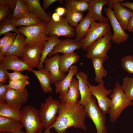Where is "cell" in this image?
Segmentation results:
<instances>
[{"instance_id": "cell-37", "label": "cell", "mask_w": 133, "mask_h": 133, "mask_svg": "<svg viewBox=\"0 0 133 133\" xmlns=\"http://www.w3.org/2000/svg\"><path fill=\"white\" fill-rule=\"evenodd\" d=\"M29 84L30 83L27 79L10 80L7 86L8 88L21 91L25 89L26 86Z\"/></svg>"}, {"instance_id": "cell-5", "label": "cell", "mask_w": 133, "mask_h": 133, "mask_svg": "<svg viewBox=\"0 0 133 133\" xmlns=\"http://www.w3.org/2000/svg\"><path fill=\"white\" fill-rule=\"evenodd\" d=\"M21 111L22 118L20 122L25 128L26 133H35L38 130H43L39 110L36 108L31 105H25Z\"/></svg>"}, {"instance_id": "cell-46", "label": "cell", "mask_w": 133, "mask_h": 133, "mask_svg": "<svg viewBox=\"0 0 133 133\" xmlns=\"http://www.w3.org/2000/svg\"><path fill=\"white\" fill-rule=\"evenodd\" d=\"M57 1L61 2L63 1L61 0H43L42 8L45 11L52 4Z\"/></svg>"}, {"instance_id": "cell-10", "label": "cell", "mask_w": 133, "mask_h": 133, "mask_svg": "<svg viewBox=\"0 0 133 133\" xmlns=\"http://www.w3.org/2000/svg\"><path fill=\"white\" fill-rule=\"evenodd\" d=\"M99 83L98 85L94 86L89 83L88 85L92 95L97 100L98 107L106 115L108 113L111 102V99L108 96L110 95L113 90L107 89L103 80Z\"/></svg>"}, {"instance_id": "cell-18", "label": "cell", "mask_w": 133, "mask_h": 133, "mask_svg": "<svg viewBox=\"0 0 133 133\" xmlns=\"http://www.w3.org/2000/svg\"><path fill=\"white\" fill-rule=\"evenodd\" d=\"M81 48V47L79 42H76L74 39L66 38L61 40L56 45L47 56L50 57L59 53L65 54L74 52L75 50Z\"/></svg>"}, {"instance_id": "cell-19", "label": "cell", "mask_w": 133, "mask_h": 133, "mask_svg": "<svg viewBox=\"0 0 133 133\" xmlns=\"http://www.w3.org/2000/svg\"><path fill=\"white\" fill-rule=\"evenodd\" d=\"M119 2H117L112 6L114 16L124 30H127L129 20L132 13L129 9L121 5Z\"/></svg>"}, {"instance_id": "cell-53", "label": "cell", "mask_w": 133, "mask_h": 133, "mask_svg": "<svg viewBox=\"0 0 133 133\" xmlns=\"http://www.w3.org/2000/svg\"><path fill=\"white\" fill-rule=\"evenodd\" d=\"M35 133H43V131L42 130H38Z\"/></svg>"}, {"instance_id": "cell-34", "label": "cell", "mask_w": 133, "mask_h": 133, "mask_svg": "<svg viewBox=\"0 0 133 133\" xmlns=\"http://www.w3.org/2000/svg\"><path fill=\"white\" fill-rule=\"evenodd\" d=\"M66 8L64 15L69 24L72 27H76L83 18V13L74 11Z\"/></svg>"}, {"instance_id": "cell-29", "label": "cell", "mask_w": 133, "mask_h": 133, "mask_svg": "<svg viewBox=\"0 0 133 133\" xmlns=\"http://www.w3.org/2000/svg\"><path fill=\"white\" fill-rule=\"evenodd\" d=\"M61 40L58 36L53 35L49 36L48 40L44 43L40 58V62L38 69L43 68V62L48 54L53 49L54 47L60 43Z\"/></svg>"}, {"instance_id": "cell-15", "label": "cell", "mask_w": 133, "mask_h": 133, "mask_svg": "<svg viewBox=\"0 0 133 133\" xmlns=\"http://www.w3.org/2000/svg\"><path fill=\"white\" fill-rule=\"evenodd\" d=\"M43 47L34 46L26 47L21 59L31 68H38Z\"/></svg>"}, {"instance_id": "cell-50", "label": "cell", "mask_w": 133, "mask_h": 133, "mask_svg": "<svg viewBox=\"0 0 133 133\" xmlns=\"http://www.w3.org/2000/svg\"><path fill=\"white\" fill-rule=\"evenodd\" d=\"M123 0H108V7L109 8L112 9V6L114 4L117 2H123L125 1Z\"/></svg>"}, {"instance_id": "cell-43", "label": "cell", "mask_w": 133, "mask_h": 133, "mask_svg": "<svg viewBox=\"0 0 133 133\" xmlns=\"http://www.w3.org/2000/svg\"><path fill=\"white\" fill-rule=\"evenodd\" d=\"M8 88L7 85L0 83V103L5 102V98Z\"/></svg>"}, {"instance_id": "cell-45", "label": "cell", "mask_w": 133, "mask_h": 133, "mask_svg": "<svg viewBox=\"0 0 133 133\" xmlns=\"http://www.w3.org/2000/svg\"><path fill=\"white\" fill-rule=\"evenodd\" d=\"M17 1V0H0V5H7L14 11L16 7Z\"/></svg>"}, {"instance_id": "cell-31", "label": "cell", "mask_w": 133, "mask_h": 133, "mask_svg": "<svg viewBox=\"0 0 133 133\" xmlns=\"http://www.w3.org/2000/svg\"><path fill=\"white\" fill-rule=\"evenodd\" d=\"M89 0H65V8L71 10L83 13L87 10Z\"/></svg>"}, {"instance_id": "cell-26", "label": "cell", "mask_w": 133, "mask_h": 133, "mask_svg": "<svg viewBox=\"0 0 133 133\" xmlns=\"http://www.w3.org/2000/svg\"><path fill=\"white\" fill-rule=\"evenodd\" d=\"M25 37L19 32L17 33L16 38L5 56L14 55L22 57L26 47Z\"/></svg>"}, {"instance_id": "cell-30", "label": "cell", "mask_w": 133, "mask_h": 133, "mask_svg": "<svg viewBox=\"0 0 133 133\" xmlns=\"http://www.w3.org/2000/svg\"><path fill=\"white\" fill-rule=\"evenodd\" d=\"M92 64L94 69L95 73V81L99 83L103 78L107 75V71L104 68L102 59L99 58H94L91 59Z\"/></svg>"}, {"instance_id": "cell-33", "label": "cell", "mask_w": 133, "mask_h": 133, "mask_svg": "<svg viewBox=\"0 0 133 133\" xmlns=\"http://www.w3.org/2000/svg\"><path fill=\"white\" fill-rule=\"evenodd\" d=\"M29 6L24 0H17L15 8L12 15L14 21L24 16L30 12Z\"/></svg>"}, {"instance_id": "cell-8", "label": "cell", "mask_w": 133, "mask_h": 133, "mask_svg": "<svg viewBox=\"0 0 133 133\" xmlns=\"http://www.w3.org/2000/svg\"><path fill=\"white\" fill-rule=\"evenodd\" d=\"M84 108L87 116L93 122L97 133H107L105 115L97 104L96 98L93 96L90 102L84 106Z\"/></svg>"}, {"instance_id": "cell-20", "label": "cell", "mask_w": 133, "mask_h": 133, "mask_svg": "<svg viewBox=\"0 0 133 133\" xmlns=\"http://www.w3.org/2000/svg\"><path fill=\"white\" fill-rule=\"evenodd\" d=\"M78 72V68L75 65L72 66L68 71L67 75L62 80L59 81L54 84L55 87V92L59 94H64L66 93L73 76L76 75Z\"/></svg>"}, {"instance_id": "cell-13", "label": "cell", "mask_w": 133, "mask_h": 133, "mask_svg": "<svg viewBox=\"0 0 133 133\" xmlns=\"http://www.w3.org/2000/svg\"><path fill=\"white\" fill-rule=\"evenodd\" d=\"M60 55L58 53L50 57H46L44 60V68L50 73L51 78V84H54L64 78L66 76L60 70L59 61Z\"/></svg>"}, {"instance_id": "cell-24", "label": "cell", "mask_w": 133, "mask_h": 133, "mask_svg": "<svg viewBox=\"0 0 133 133\" xmlns=\"http://www.w3.org/2000/svg\"><path fill=\"white\" fill-rule=\"evenodd\" d=\"M24 127L19 121L0 116V133H15Z\"/></svg>"}, {"instance_id": "cell-7", "label": "cell", "mask_w": 133, "mask_h": 133, "mask_svg": "<svg viewBox=\"0 0 133 133\" xmlns=\"http://www.w3.org/2000/svg\"><path fill=\"white\" fill-rule=\"evenodd\" d=\"M112 34L110 32L93 44L86 50L85 57L90 59L94 58H100L104 62L108 60L109 57L107 53L112 46Z\"/></svg>"}, {"instance_id": "cell-40", "label": "cell", "mask_w": 133, "mask_h": 133, "mask_svg": "<svg viewBox=\"0 0 133 133\" xmlns=\"http://www.w3.org/2000/svg\"><path fill=\"white\" fill-rule=\"evenodd\" d=\"M8 75L10 80L29 79V77L26 75L22 74L20 71H14L12 72H8Z\"/></svg>"}, {"instance_id": "cell-21", "label": "cell", "mask_w": 133, "mask_h": 133, "mask_svg": "<svg viewBox=\"0 0 133 133\" xmlns=\"http://www.w3.org/2000/svg\"><path fill=\"white\" fill-rule=\"evenodd\" d=\"M33 73L39 81L40 87L45 93H51L52 89L51 86V78L50 72L45 68L35 70L33 69L31 71Z\"/></svg>"}, {"instance_id": "cell-48", "label": "cell", "mask_w": 133, "mask_h": 133, "mask_svg": "<svg viewBox=\"0 0 133 133\" xmlns=\"http://www.w3.org/2000/svg\"><path fill=\"white\" fill-rule=\"evenodd\" d=\"M55 11V12L62 17L63 15H64L66 12V8L65 7H59L57 8Z\"/></svg>"}, {"instance_id": "cell-25", "label": "cell", "mask_w": 133, "mask_h": 133, "mask_svg": "<svg viewBox=\"0 0 133 133\" xmlns=\"http://www.w3.org/2000/svg\"><path fill=\"white\" fill-rule=\"evenodd\" d=\"M28 5L30 12L34 15L42 22L48 23L51 17L45 12L41 6L39 0H24Z\"/></svg>"}, {"instance_id": "cell-4", "label": "cell", "mask_w": 133, "mask_h": 133, "mask_svg": "<svg viewBox=\"0 0 133 133\" xmlns=\"http://www.w3.org/2000/svg\"><path fill=\"white\" fill-rule=\"evenodd\" d=\"M47 24V23L42 22L32 26L19 27L18 28L19 32L25 37L26 47H44L45 43L49 38L45 33Z\"/></svg>"}, {"instance_id": "cell-14", "label": "cell", "mask_w": 133, "mask_h": 133, "mask_svg": "<svg viewBox=\"0 0 133 133\" xmlns=\"http://www.w3.org/2000/svg\"><path fill=\"white\" fill-rule=\"evenodd\" d=\"M76 75L78 81L81 97L79 103L84 106L90 102L93 97L88 85V76L86 73L81 71H78Z\"/></svg>"}, {"instance_id": "cell-9", "label": "cell", "mask_w": 133, "mask_h": 133, "mask_svg": "<svg viewBox=\"0 0 133 133\" xmlns=\"http://www.w3.org/2000/svg\"><path fill=\"white\" fill-rule=\"evenodd\" d=\"M45 33L48 36L55 35L72 38L76 36L75 29L69 25L66 17L62 16L61 20L58 22L51 18L47 23Z\"/></svg>"}, {"instance_id": "cell-16", "label": "cell", "mask_w": 133, "mask_h": 133, "mask_svg": "<svg viewBox=\"0 0 133 133\" xmlns=\"http://www.w3.org/2000/svg\"><path fill=\"white\" fill-rule=\"evenodd\" d=\"M0 61V64L7 70L14 71L27 70L31 71L33 69L23 60L16 56H5Z\"/></svg>"}, {"instance_id": "cell-27", "label": "cell", "mask_w": 133, "mask_h": 133, "mask_svg": "<svg viewBox=\"0 0 133 133\" xmlns=\"http://www.w3.org/2000/svg\"><path fill=\"white\" fill-rule=\"evenodd\" d=\"M80 57L74 52L63 54L60 55L59 67L60 71L65 74L68 72L72 65L79 60Z\"/></svg>"}, {"instance_id": "cell-2", "label": "cell", "mask_w": 133, "mask_h": 133, "mask_svg": "<svg viewBox=\"0 0 133 133\" xmlns=\"http://www.w3.org/2000/svg\"><path fill=\"white\" fill-rule=\"evenodd\" d=\"M113 90L110 96L111 102L108 114L109 116V121L112 123L118 118L124 109L128 106H133V102L125 95L119 82L115 83Z\"/></svg>"}, {"instance_id": "cell-22", "label": "cell", "mask_w": 133, "mask_h": 133, "mask_svg": "<svg viewBox=\"0 0 133 133\" xmlns=\"http://www.w3.org/2000/svg\"><path fill=\"white\" fill-rule=\"evenodd\" d=\"M80 96L78 79L73 77L67 92L64 94H59V99L60 102L75 103L79 102Z\"/></svg>"}, {"instance_id": "cell-3", "label": "cell", "mask_w": 133, "mask_h": 133, "mask_svg": "<svg viewBox=\"0 0 133 133\" xmlns=\"http://www.w3.org/2000/svg\"><path fill=\"white\" fill-rule=\"evenodd\" d=\"M60 102L50 95L41 104L39 111L42 125L45 129L43 133H50V130L57 118Z\"/></svg>"}, {"instance_id": "cell-23", "label": "cell", "mask_w": 133, "mask_h": 133, "mask_svg": "<svg viewBox=\"0 0 133 133\" xmlns=\"http://www.w3.org/2000/svg\"><path fill=\"white\" fill-rule=\"evenodd\" d=\"M95 21L87 13L75 28L76 42H79L85 37L90 26Z\"/></svg>"}, {"instance_id": "cell-49", "label": "cell", "mask_w": 133, "mask_h": 133, "mask_svg": "<svg viewBox=\"0 0 133 133\" xmlns=\"http://www.w3.org/2000/svg\"><path fill=\"white\" fill-rule=\"evenodd\" d=\"M120 4L121 5L133 11V2H131L128 1L123 2H120Z\"/></svg>"}, {"instance_id": "cell-11", "label": "cell", "mask_w": 133, "mask_h": 133, "mask_svg": "<svg viewBox=\"0 0 133 133\" xmlns=\"http://www.w3.org/2000/svg\"><path fill=\"white\" fill-rule=\"evenodd\" d=\"M104 12L108 18L113 31L111 40L113 43L120 44L126 41L129 37L115 17L112 9L108 7L104 8Z\"/></svg>"}, {"instance_id": "cell-42", "label": "cell", "mask_w": 133, "mask_h": 133, "mask_svg": "<svg viewBox=\"0 0 133 133\" xmlns=\"http://www.w3.org/2000/svg\"><path fill=\"white\" fill-rule=\"evenodd\" d=\"M7 70L0 64V83H7L8 79Z\"/></svg>"}, {"instance_id": "cell-36", "label": "cell", "mask_w": 133, "mask_h": 133, "mask_svg": "<svg viewBox=\"0 0 133 133\" xmlns=\"http://www.w3.org/2000/svg\"><path fill=\"white\" fill-rule=\"evenodd\" d=\"M121 86L128 99L131 101L133 100V77L126 76L123 78Z\"/></svg>"}, {"instance_id": "cell-35", "label": "cell", "mask_w": 133, "mask_h": 133, "mask_svg": "<svg viewBox=\"0 0 133 133\" xmlns=\"http://www.w3.org/2000/svg\"><path fill=\"white\" fill-rule=\"evenodd\" d=\"M10 31L16 34L19 32L18 28L14 24L12 17H6L0 23V35Z\"/></svg>"}, {"instance_id": "cell-1", "label": "cell", "mask_w": 133, "mask_h": 133, "mask_svg": "<svg viewBox=\"0 0 133 133\" xmlns=\"http://www.w3.org/2000/svg\"><path fill=\"white\" fill-rule=\"evenodd\" d=\"M56 120L52 126L57 133H66L71 127L85 130L87 116L84 106L78 102L71 103L60 102Z\"/></svg>"}, {"instance_id": "cell-41", "label": "cell", "mask_w": 133, "mask_h": 133, "mask_svg": "<svg viewBox=\"0 0 133 133\" xmlns=\"http://www.w3.org/2000/svg\"><path fill=\"white\" fill-rule=\"evenodd\" d=\"M10 6L7 4L0 5V22L6 18L8 15Z\"/></svg>"}, {"instance_id": "cell-12", "label": "cell", "mask_w": 133, "mask_h": 133, "mask_svg": "<svg viewBox=\"0 0 133 133\" xmlns=\"http://www.w3.org/2000/svg\"><path fill=\"white\" fill-rule=\"evenodd\" d=\"M29 95V92L26 88L21 91L8 88L5 102L11 106L21 110L23 105L27 102Z\"/></svg>"}, {"instance_id": "cell-38", "label": "cell", "mask_w": 133, "mask_h": 133, "mask_svg": "<svg viewBox=\"0 0 133 133\" xmlns=\"http://www.w3.org/2000/svg\"><path fill=\"white\" fill-rule=\"evenodd\" d=\"M122 68L130 74H133V55H128L121 59Z\"/></svg>"}, {"instance_id": "cell-6", "label": "cell", "mask_w": 133, "mask_h": 133, "mask_svg": "<svg viewBox=\"0 0 133 133\" xmlns=\"http://www.w3.org/2000/svg\"><path fill=\"white\" fill-rule=\"evenodd\" d=\"M110 22H94L89 28L85 37L79 42L83 50L87 49L98 39L111 32Z\"/></svg>"}, {"instance_id": "cell-44", "label": "cell", "mask_w": 133, "mask_h": 133, "mask_svg": "<svg viewBox=\"0 0 133 133\" xmlns=\"http://www.w3.org/2000/svg\"><path fill=\"white\" fill-rule=\"evenodd\" d=\"M13 33L9 32L3 34L4 36L0 39V50L2 49L7 43Z\"/></svg>"}, {"instance_id": "cell-51", "label": "cell", "mask_w": 133, "mask_h": 133, "mask_svg": "<svg viewBox=\"0 0 133 133\" xmlns=\"http://www.w3.org/2000/svg\"><path fill=\"white\" fill-rule=\"evenodd\" d=\"M61 17L55 12L53 13L51 17V19L55 22L60 21L61 20Z\"/></svg>"}, {"instance_id": "cell-52", "label": "cell", "mask_w": 133, "mask_h": 133, "mask_svg": "<svg viewBox=\"0 0 133 133\" xmlns=\"http://www.w3.org/2000/svg\"><path fill=\"white\" fill-rule=\"evenodd\" d=\"M15 133H26V132L22 130L19 131Z\"/></svg>"}, {"instance_id": "cell-47", "label": "cell", "mask_w": 133, "mask_h": 133, "mask_svg": "<svg viewBox=\"0 0 133 133\" xmlns=\"http://www.w3.org/2000/svg\"><path fill=\"white\" fill-rule=\"evenodd\" d=\"M127 30L130 32L133 33V11L129 20Z\"/></svg>"}, {"instance_id": "cell-28", "label": "cell", "mask_w": 133, "mask_h": 133, "mask_svg": "<svg viewBox=\"0 0 133 133\" xmlns=\"http://www.w3.org/2000/svg\"><path fill=\"white\" fill-rule=\"evenodd\" d=\"M0 116L20 122L22 118L21 110L11 106L5 102L0 103Z\"/></svg>"}, {"instance_id": "cell-17", "label": "cell", "mask_w": 133, "mask_h": 133, "mask_svg": "<svg viewBox=\"0 0 133 133\" xmlns=\"http://www.w3.org/2000/svg\"><path fill=\"white\" fill-rule=\"evenodd\" d=\"M108 3V0H89L88 13L99 22H109L108 17H104L101 13L103 6Z\"/></svg>"}, {"instance_id": "cell-39", "label": "cell", "mask_w": 133, "mask_h": 133, "mask_svg": "<svg viewBox=\"0 0 133 133\" xmlns=\"http://www.w3.org/2000/svg\"><path fill=\"white\" fill-rule=\"evenodd\" d=\"M16 33H14L7 43L0 50V60L5 56L6 53L10 49L16 38Z\"/></svg>"}, {"instance_id": "cell-32", "label": "cell", "mask_w": 133, "mask_h": 133, "mask_svg": "<svg viewBox=\"0 0 133 133\" xmlns=\"http://www.w3.org/2000/svg\"><path fill=\"white\" fill-rule=\"evenodd\" d=\"M42 22L34 15L31 12L21 18L14 21V24L16 27L32 26L40 24Z\"/></svg>"}]
</instances>
